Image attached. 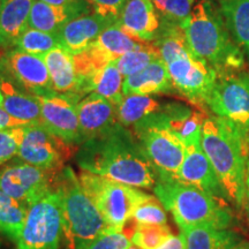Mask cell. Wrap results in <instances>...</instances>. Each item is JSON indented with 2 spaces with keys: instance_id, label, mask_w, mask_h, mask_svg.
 Returning <instances> with one entry per match:
<instances>
[{
  "instance_id": "6da1fadb",
  "label": "cell",
  "mask_w": 249,
  "mask_h": 249,
  "mask_svg": "<svg viewBox=\"0 0 249 249\" xmlns=\"http://www.w3.org/2000/svg\"><path fill=\"white\" fill-rule=\"evenodd\" d=\"M76 161L82 171L135 188L154 189L158 179L138 139L120 124L110 132L83 142Z\"/></svg>"
},
{
  "instance_id": "7a4b0ae2",
  "label": "cell",
  "mask_w": 249,
  "mask_h": 249,
  "mask_svg": "<svg viewBox=\"0 0 249 249\" xmlns=\"http://www.w3.org/2000/svg\"><path fill=\"white\" fill-rule=\"evenodd\" d=\"M180 27L192 53L218 75L236 74L245 67V55L230 35L220 9L209 0H200Z\"/></svg>"
},
{
  "instance_id": "3957f363",
  "label": "cell",
  "mask_w": 249,
  "mask_h": 249,
  "mask_svg": "<svg viewBox=\"0 0 249 249\" xmlns=\"http://www.w3.org/2000/svg\"><path fill=\"white\" fill-rule=\"evenodd\" d=\"M155 45L166 65L173 89L193 104L207 105L218 74L207 62L192 53L181 27L160 20Z\"/></svg>"
},
{
  "instance_id": "277c9868",
  "label": "cell",
  "mask_w": 249,
  "mask_h": 249,
  "mask_svg": "<svg viewBox=\"0 0 249 249\" xmlns=\"http://www.w3.org/2000/svg\"><path fill=\"white\" fill-rule=\"evenodd\" d=\"M201 144L227 200L236 208L244 207L248 157L239 133L225 120L207 117L202 126Z\"/></svg>"
},
{
  "instance_id": "5b68a950",
  "label": "cell",
  "mask_w": 249,
  "mask_h": 249,
  "mask_svg": "<svg viewBox=\"0 0 249 249\" xmlns=\"http://www.w3.org/2000/svg\"><path fill=\"white\" fill-rule=\"evenodd\" d=\"M53 189L60 198L65 249H86L110 229L71 167L55 174Z\"/></svg>"
},
{
  "instance_id": "8992f818",
  "label": "cell",
  "mask_w": 249,
  "mask_h": 249,
  "mask_svg": "<svg viewBox=\"0 0 249 249\" xmlns=\"http://www.w3.org/2000/svg\"><path fill=\"white\" fill-rule=\"evenodd\" d=\"M154 192L179 229L198 225L227 229L232 224V214L220 198L196 187L176 179L158 178Z\"/></svg>"
},
{
  "instance_id": "52a82bcc",
  "label": "cell",
  "mask_w": 249,
  "mask_h": 249,
  "mask_svg": "<svg viewBox=\"0 0 249 249\" xmlns=\"http://www.w3.org/2000/svg\"><path fill=\"white\" fill-rule=\"evenodd\" d=\"M161 113L134 124V136L141 144L158 178L177 179L185 160L186 143L165 124Z\"/></svg>"
},
{
  "instance_id": "ba28073f",
  "label": "cell",
  "mask_w": 249,
  "mask_h": 249,
  "mask_svg": "<svg viewBox=\"0 0 249 249\" xmlns=\"http://www.w3.org/2000/svg\"><path fill=\"white\" fill-rule=\"evenodd\" d=\"M79 179L83 189L97 205L108 225L120 231L124 223L132 218L138 205L149 195L135 187L87 171L80 173Z\"/></svg>"
},
{
  "instance_id": "9c48e42d",
  "label": "cell",
  "mask_w": 249,
  "mask_h": 249,
  "mask_svg": "<svg viewBox=\"0 0 249 249\" xmlns=\"http://www.w3.org/2000/svg\"><path fill=\"white\" fill-rule=\"evenodd\" d=\"M207 107L225 120L240 135L246 155L249 154V75H218Z\"/></svg>"
},
{
  "instance_id": "30bf717a",
  "label": "cell",
  "mask_w": 249,
  "mask_h": 249,
  "mask_svg": "<svg viewBox=\"0 0 249 249\" xmlns=\"http://www.w3.org/2000/svg\"><path fill=\"white\" fill-rule=\"evenodd\" d=\"M61 240L60 198L53 189L28 209L17 249H59Z\"/></svg>"
},
{
  "instance_id": "8fae6325",
  "label": "cell",
  "mask_w": 249,
  "mask_h": 249,
  "mask_svg": "<svg viewBox=\"0 0 249 249\" xmlns=\"http://www.w3.org/2000/svg\"><path fill=\"white\" fill-rule=\"evenodd\" d=\"M70 147L71 144L50 133L42 124H29L23 126L18 157L42 170L59 172L71 154Z\"/></svg>"
},
{
  "instance_id": "7c38bea8",
  "label": "cell",
  "mask_w": 249,
  "mask_h": 249,
  "mask_svg": "<svg viewBox=\"0 0 249 249\" xmlns=\"http://www.w3.org/2000/svg\"><path fill=\"white\" fill-rule=\"evenodd\" d=\"M57 173L42 170L20 160L6 165L0 171V189L29 209L53 191Z\"/></svg>"
},
{
  "instance_id": "4fadbf2b",
  "label": "cell",
  "mask_w": 249,
  "mask_h": 249,
  "mask_svg": "<svg viewBox=\"0 0 249 249\" xmlns=\"http://www.w3.org/2000/svg\"><path fill=\"white\" fill-rule=\"evenodd\" d=\"M40 105V124L71 145L83 143L76 105L80 98L71 93L51 92L36 96Z\"/></svg>"
},
{
  "instance_id": "5bb4252c",
  "label": "cell",
  "mask_w": 249,
  "mask_h": 249,
  "mask_svg": "<svg viewBox=\"0 0 249 249\" xmlns=\"http://www.w3.org/2000/svg\"><path fill=\"white\" fill-rule=\"evenodd\" d=\"M15 85L34 96H42L54 92L52 89L49 70L39 55H34L12 50L5 60Z\"/></svg>"
},
{
  "instance_id": "9a60e30c",
  "label": "cell",
  "mask_w": 249,
  "mask_h": 249,
  "mask_svg": "<svg viewBox=\"0 0 249 249\" xmlns=\"http://www.w3.org/2000/svg\"><path fill=\"white\" fill-rule=\"evenodd\" d=\"M218 198L226 197L213 165L202 148L201 138L186 142V156L177 179Z\"/></svg>"
},
{
  "instance_id": "2e32d148",
  "label": "cell",
  "mask_w": 249,
  "mask_h": 249,
  "mask_svg": "<svg viewBox=\"0 0 249 249\" xmlns=\"http://www.w3.org/2000/svg\"><path fill=\"white\" fill-rule=\"evenodd\" d=\"M76 110L83 142L110 132L119 124L117 107L98 93L90 92L80 99Z\"/></svg>"
},
{
  "instance_id": "e0dca14e",
  "label": "cell",
  "mask_w": 249,
  "mask_h": 249,
  "mask_svg": "<svg viewBox=\"0 0 249 249\" xmlns=\"http://www.w3.org/2000/svg\"><path fill=\"white\" fill-rule=\"evenodd\" d=\"M117 22L127 35L142 43L156 40L160 29V18L150 0H127Z\"/></svg>"
},
{
  "instance_id": "ac0fdd59",
  "label": "cell",
  "mask_w": 249,
  "mask_h": 249,
  "mask_svg": "<svg viewBox=\"0 0 249 249\" xmlns=\"http://www.w3.org/2000/svg\"><path fill=\"white\" fill-rule=\"evenodd\" d=\"M113 23L116 22L110 18L88 13L71 20L58 31L57 35L62 48L71 54H76L91 45L103 31Z\"/></svg>"
},
{
  "instance_id": "d6986e66",
  "label": "cell",
  "mask_w": 249,
  "mask_h": 249,
  "mask_svg": "<svg viewBox=\"0 0 249 249\" xmlns=\"http://www.w3.org/2000/svg\"><path fill=\"white\" fill-rule=\"evenodd\" d=\"M87 0H79L70 5L54 6L35 0L31 7L28 28L57 34L71 20L89 13Z\"/></svg>"
},
{
  "instance_id": "ffe728a7",
  "label": "cell",
  "mask_w": 249,
  "mask_h": 249,
  "mask_svg": "<svg viewBox=\"0 0 249 249\" xmlns=\"http://www.w3.org/2000/svg\"><path fill=\"white\" fill-rule=\"evenodd\" d=\"M172 89L173 86L169 71L161 58L151 62L139 73L124 77V96H151L155 93L169 92Z\"/></svg>"
},
{
  "instance_id": "44dd1931",
  "label": "cell",
  "mask_w": 249,
  "mask_h": 249,
  "mask_svg": "<svg viewBox=\"0 0 249 249\" xmlns=\"http://www.w3.org/2000/svg\"><path fill=\"white\" fill-rule=\"evenodd\" d=\"M49 70L52 89L57 93H71L81 97V82L74 67L73 54L58 46L42 55Z\"/></svg>"
},
{
  "instance_id": "7402d4cb",
  "label": "cell",
  "mask_w": 249,
  "mask_h": 249,
  "mask_svg": "<svg viewBox=\"0 0 249 249\" xmlns=\"http://www.w3.org/2000/svg\"><path fill=\"white\" fill-rule=\"evenodd\" d=\"M35 0H7L0 11V48H15L28 29L31 7Z\"/></svg>"
},
{
  "instance_id": "603a6c76",
  "label": "cell",
  "mask_w": 249,
  "mask_h": 249,
  "mask_svg": "<svg viewBox=\"0 0 249 249\" xmlns=\"http://www.w3.org/2000/svg\"><path fill=\"white\" fill-rule=\"evenodd\" d=\"M2 92L1 107L15 119L29 124H40V105L36 96L18 88L12 81L0 76Z\"/></svg>"
},
{
  "instance_id": "cb8c5ba5",
  "label": "cell",
  "mask_w": 249,
  "mask_h": 249,
  "mask_svg": "<svg viewBox=\"0 0 249 249\" xmlns=\"http://www.w3.org/2000/svg\"><path fill=\"white\" fill-rule=\"evenodd\" d=\"M186 249H234L240 244L236 233L227 229L198 225L180 229Z\"/></svg>"
},
{
  "instance_id": "d4e9b609",
  "label": "cell",
  "mask_w": 249,
  "mask_h": 249,
  "mask_svg": "<svg viewBox=\"0 0 249 249\" xmlns=\"http://www.w3.org/2000/svg\"><path fill=\"white\" fill-rule=\"evenodd\" d=\"M220 13L249 65V0H220Z\"/></svg>"
},
{
  "instance_id": "484cf974",
  "label": "cell",
  "mask_w": 249,
  "mask_h": 249,
  "mask_svg": "<svg viewBox=\"0 0 249 249\" xmlns=\"http://www.w3.org/2000/svg\"><path fill=\"white\" fill-rule=\"evenodd\" d=\"M123 83L124 76L113 61L90 79L83 81L81 95L87 92L98 93L117 107L124 98Z\"/></svg>"
},
{
  "instance_id": "4316f807",
  "label": "cell",
  "mask_w": 249,
  "mask_h": 249,
  "mask_svg": "<svg viewBox=\"0 0 249 249\" xmlns=\"http://www.w3.org/2000/svg\"><path fill=\"white\" fill-rule=\"evenodd\" d=\"M166 105H161L151 96L129 95L124 96L117 107V118L124 127L134 126L145 118L163 112Z\"/></svg>"
},
{
  "instance_id": "83f0119b",
  "label": "cell",
  "mask_w": 249,
  "mask_h": 249,
  "mask_svg": "<svg viewBox=\"0 0 249 249\" xmlns=\"http://www.w3.org/2000/svg\"><path fill=\"white\" fill-rule=\"evenodd\" d=\"M28 209L0 189V233L17 242L22 231Z\"/></svg>"
},
{
  "instance_id": "f1b7e54d",
  "label": "cell",
  "mask_w": 249,
  "mask_h": 249,
  "mask_svg": "<svg viewBox=\"0 0 249 249\" xmlns=\"http://www.w3.org/2000/svg\"><path fill=\"white\" fill-rule=\"evenodd\" d=\"M93 43L98 45L103 51L107 52L113 61H116L121 55L126 54L127 52L138 50L147 44L127 35L118 22L107 27Z\"/></svg>"
},
{
  "instance_id": "f546056e",
  "label": "cell",
  "mask_w": 249,
  "mask_h": 249,
  "mask_svg": "<svg viewBox=\"0 0 249 249\" xmlns=\"http://www.w3.org/2000/svg\"><path fill=\"white\" fill-rule=\"evenodd\" d=\"M74 67H75L76 75L79 76L81 85L83 81L90 79V77L97 74L99 71L110 65L113 60L110 58L107 52L103 51L98 45L92 43L88 48L73 54ZM81 93V88H80Z\"/></svg>"
},
{
  "instance_id": "4dcf8cb0",
  "label": "cell",
  "mask_w": 249,
  "mask_h": 249,
  "mask_svg": "<svg viewBox=\"0 0 249 249\" xmlns=\"http://www.w3.org/2000/svg\"><path fill=\"white\" fill-rule=\"evenodd\" d=\"M161 58L160 50L155 44H145L142 48L127 52L126 54L118 58L114 64L124 77H127L133 74L139 73L144 70L151 62Z\"/></svg>"
},
{
  "instance_id": "1f68e13d",
  "label": "cell",
  "mask_w": 249,
  "mask_h": 249,
  "mask_svg": "<svg viewBox=\"0 0 249 249\" xmlns=\"http://www.w3.org/2000/svg\"><path fill=\"white\" fill-rule=\"evenodd\" d=\"M58 46L61 45L57 34L45 33L42 30L28 28L18 38L17 45H15V50L42 57Z\"/></svg>"
},
{
  "instance_id": "d6a6232c",
  "label": "cell",
  "mask_w": 249,
  "mask_h": 249,
  "mask_svg": "<svg viewBox=\"0 0 249 249\" xmlns=\"http://www.w3.org/2000/svg\"><path fill=\"white\" fill-rule=\"evenodd\" d=\"M160 20L173 24H181L189 17L194 0H150Z\"/></svg>"
},
{
  "instance_id": "836d02e7",
  "label": "cell",
  "mask_w": 249,
  "mask_h": 249,
  "mask_svg": "<svg viewBox=\"0 0 249 249\" xmlns=\"http://www.w3.org/2000/svg\"><path fill=\"white\" fill-rule=\"evenodd\" d=\"M132 219L142 225H163L167 224V217L163 204L156 196L149 194L138 205L134 211Z\"/></svg>"
},
{
  "instance_id": "e575fe53",
  "label": "cell",
  "mask_w": 249,
  "mask_h": 249,
  "mask_svg": "<svg viewBox=\"0 0 249 249\" xmlns=\"http://www.w3.org/2000/svg\"><path fill=\"white\" fill-rule=\"evenodd\" d=\"M170 235H172V232L167 224H163V225L138 224L132 242L143 249H156L160 247Z\"/></svg>"
},
{
  "instance_id": "d590c367",
  "label": "cell",
  "mask_w": 249,
  "mask_h": 249,
  "mask_svg": "<svg viewBox=\"0 0 249 249\" xmlns=\"http://www.w3.org/2000/svg\"><path fill=\"white\" fill-rule=\"evenodd\" d=\"M23 126L0 130V166L18 156Z\"/></svg>"
},
{
  "instance_id": "8d00e7d4",
  "label": "cell",
  "mask_w": 249,
  "mask_h": 249,
  "mask_svg": "<svg viewBox=\"0 0 249 249\" xmlns=\"http://www.w3.org/2000/svg\"><path fill=\"white\" fill-rule=\"evenodd\" d=\"M130 241L120 230L110 227L86 249H127Z\"/></svg>"
},
{
  "instance_id": "74e56055",
  "label": "cell",
  "mask_w": 249,
  "mask_h": 249,
  "mask_svg": "<svg viewBox=\"0 0 249 249\" xmlns=\"http://www.w3.org/2000/svg\"><path fill=\"white\" fill-rule=\"evenodd\" d=\"M93 13L117 22L127 0H87Z\"/></svg>"
},
{
  "instance_id": "f35d334b",
  "label": "cell",
  "mask_w": 249,
  "mask_h": 249,
  "mask_svg": "<svg viewBox=\"0 0 249 249\" xmlns=\"http://www.w3.org/2000/svg\"><path fill=\"white\" fill-rule=\"evenodd\" d=\"M24 124H24V123H22V121L15 119L14 117H12L11 114L7 113L4 108L0 107V130L15 128V127L24 126Z\"/></svg>"
},
{
  "instance_id": "ab89813d",
  "label": "cell",
  "mask_w": 249,
  "mask_h": 249,
  "mask_svg": "<svg viewBox=\"0 0 249 249\" xmlns=\"http://www.w3.org/2000/svg\"><path fill=\"white\" fill-rule=\"evenodd\" d=\"M156 249H186L185 239H183V235L181 233L178 235L172 234L170 235L160 247Z\"/></svg>"
},
{
  "instance_id": "60d3db41",
  "label": "cell",
  "mask_w": 249,
  "mask_h": 249,
  "mask_svg": "<svg viewBox=\"0 0 249 249\" xmlns=\"http://www.w3.org/2000/svg\"><path fill=\"white\" fill-rule=\"evenodd\" d=\"M245 203L247 205L248 216H249V158H247V164H246V196Z\"/></svg>"
},
{
  "instance_id": "b9f144b4",
  "label": "cell",
  "mask_w": 249,
  "mask_h": 249,
  "mask_svg": "<svg viewBox=\"0 0 249 249\" xmlns=\"http://www.w3.org/2000/svg\"><path fill=\"white\" fill-rule=\"evenodd\" d=\"M40 1L46 2V4L54 5V6H64V5H70L73 2L79 1V0H40Z\"/></svg>"
},
{
  "instance_id": "7bdbcfd3",
  "label": "cell",
  "mask_w": 249,
  "mask_h": 249,
  "mask_svg": "<svg viewBox=\"0 0 249 249\" xmlns=\"http://www.w3.org/2000/svg\"><path fill=\"white\" fill-rule=\"evenodd\" d=\"M234 249H249V244H239Z\"/></svg>"
},
{
  "instance_id": "ee69618b",
  "label": "cell",
  "mask_w": 249,
  "mask_h": 249,
  "mask_svg": "<svg viewBox=\"0 0 249 249\" xmlns=\"http://www.w3.org/2000/svg\"><path fill=\"white\" fill-rule=\"evenodd\" d=\"M127 249H143L142 247H140L136 244H134V242H130V245L127 247Z\"/></svg>"
},
{
  "instance_id": "f6af8a7d",
  "label": "cell",
  "mask_w": 249,
  "mask_h": 249,
  "mask_svg": "<svg viewBox=\"0 0 249 249\" xmlns=\"http://www.w3.org/2000/svg\"><path fill=\"white\" fill-rule=\"evenodd\" d=\"M2 99H4V97H2V92H1V89H0V107L2 105Z\"/></svg>"
},
{
  "instance_id": "bcb514c9",
  "label": "cell",
  "mask_w": 249,
  "mask_h": 249,
  "mask_svg": "<svg viewBox=\"0 0 249 249\" xmlns=\"http://www.w3.org/2000/svg\"><path fill=\"white\" fill-rule=\"evenodd\" d=\"M1 7H2V0H0V11H1Z\"/></svg>"
},
{
  "instance_id": "7dc6e473",
  "label": "cell",
  "mask_w": 249,
  "mask_h": 249,
  "mask_svg": "<svg viewBox=\"0 0 249 249\" xmlns=\"http://www.w3.org/2000/svg\"><path fill=\"white\" fill-rule=\"evenodd\" d=\"M6 1H7V0H2V4H5Z\"/></svg>"
},
{
  "instance_id": "c3c4849f",
  "label": "cell",
  "mask_w": 249,
  "mask_h": 249,
  "mask_svg": "<svg viewBox=\"0 0 249 249\" xmlns=\"http://www.w3.org/2000/svg\"><path fill=\"white\" fill-rule=\"evenodd\" d=\"M0 245H1V244H0Z\"/></svg>"
}]
</instances>
